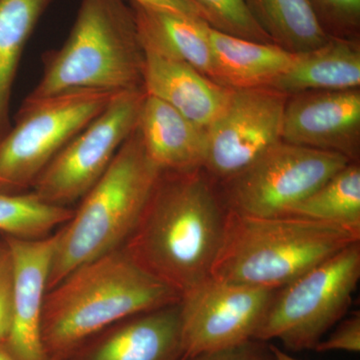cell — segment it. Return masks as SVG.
Listing matches in <instances>:
<instances>
[{
  "mask_svg": "<svg viewBox=\"0 0 360 360\" xmlns=\"http://www.w3.org/2000/svg\"><path fill=\"white\" fill-rule=\"evenodd\" d=\"M143 70L144 51L131 6L124 0H82L65 44L44 54L41 78L28 97L144 89Z\"/></svg>",
  "mask_w": 360,
  "mask_h": 360,
  "instance_id": "277c9868",
  "label": "cell"
},
{
  "mask_svg": "<svg viewBox=\"0 0 360 360\" xmlns=\"http://www.w3.org/2000/svg\"><path fill=\"white\" fill-rule=\"evenodd\" d=\"M359 234L302 217H257L229 210L210 277L279 290L352 243Z\"/></svg>",
  "mask_w": 360,
  "mask_h": 360,
  "instance_id": "3957f363",
  "label": "cell"
},
{
  "mask_svg": "<svg viewBox=\"0 0 360 360\" xmlns=\"http://www.w3.org/2000/svg\"><path fill=\"white\" fill-rule=\"evenodd\" d=\"M181 295L139 266L123 248L80 265L45 295L41 335L58 360L116 322L179 303Z\"/></svg>",
  "mask_w": 360,
  "mask_h": 360,
  "instance_id": "7a4b0ae2",
  "label": "cell"
},
{
  "mask_svg": "<svg viewBox=\"0 0 360 360\" xmlns=\"http://www.w3.org/2000/svg\"><path fill=\"white\" fill-rule=\"evenodd\" d=\"M349 162L340 153L281 141L219 186L232 212L257 217H283Z\"/></svg>",
  "mask_w": 360,
  "mask_h": 360,
  "instance_id": "ba28073f",
  "label": "cell"
},
{
  "mask_svg": "<svg viewBox=\"0 0 360 360\" xmlns=\"http://www.w3.org/2000/svg\"><path fill=\"white\" fill-rule=\"evenodd\" d=\"M229 212L219 182L203 168L161 172L123 250L182 296L210 278Z\"/></svg>",
  "mask_w": 360,
  "mask_h": 360,
  "instance_id": "6da1fadb",
  "label": "cell"
},
{
  "mask_svg": "<svg viewBox=\"0 0 360 360\" xmlns=\"http://www.w3.org/2000/svg\"><path fill=\"white\" fill-rule=\"evenodd\" d=\"M13 319V276L6 243L0 245V345L6 342Z\"/></svg>",
  "mask_w": 360,
  "mask_h": 360,
  "instance_id": "83f0119b",
  "label": "cell"
},
{
  "mask_svg": "<svg viewBox=\"0 0 360 360\" xmlns=\"http://www.w3.org/2000/svg\"><path fill=\"white\" fill-rule=\"evenodd\" d=\"M286 101L285 94L271 87L232 89L224 113L206 129L203 169L220 184L281 141Z\"/></svg>",
  "mask_w": 360,
  "mask_h": 360,
  "instance_id": "8fae6325",
  "label": "cell"
},
{
  "mask_svg": "<svg viewBox=\"0 0 360 360\" xmlns=\"http://www.w3.org/2000/svg\"><path fill=\"white\" fill-rule=\"evenodd\" d=\"M51 0H0V139L11 127V101L21 56Z\"/></svg>",
  "mask_w": 360,
  "mask_h": 360,
  "instance_id": "44dd1931",
  "label": "cell"
},
{
  "mask_svg": "<svg viewBox=\"0 0 360 360\" xmlns=\"http://www.w3.org/2000/svg\"><path fill=\"white\" fill-rule=\"evenodd\" d=\"M360 92L314 91L286 101L281 141L340 153L356 161L359 153Z\"/></svg>",
  "mask_w": 360,
  "mask_h": 360,
  "instance_id": "4fadbf2b",
  "label": "cell"
},
{
  "mask_svg": "<svg viewBox=\"0 0 360 360\" xmlns=\"http://www.w3.org/2000/svg\"><path fill=\"white\" fill-rule=\"evenodd\" d=\"M0 360H16L13 355L11 354V352L6 349L4 343L0 345Z\"/></svg>",
  "mask_w": 360,
  "mask_h": 360,
  "instance_id": "4dcf8cb0",
  "label": "cell"
},
{
  "mask_svg": "<svg viewBox=\"0 0 360 360\" xmlns=\"http://www.w3.org/2000/svg\"><path fill=\"white\" fill-rule=\"evenodd\" d=\"M13 276V319L6 349L16 360H49L41 322L49 290L56 231L41 238L4 236Z\"/></svg>",
  "mask_w": 360,
  "mask_h": 360,
  "instance_id": "7c38bea8",
  "label": "cell"
},
{
  "mask_svg": "<svg viewBox=\"0 0 360 360\" xmlns=\"http://www.w3.org/2000/svg\"><path fill=\"white\" fill-rule=\"evenodd\" d=\"M270 348H271L272 354H274L276 360H300L291 356L288 352H284L283 348L276 347V345H270Z\"/></svg>",
  "mask_w": 360,
  "mask_h": 360,
  "instance_id": "f546056e",
  "label": "cell"
},
{
  "mask_svg": "<svg viewBox=\"0 0 360 360\" xmlns=\"http://www.w3.org/2000/svg\"><path fill=\"white\" fill-rule=\"evenodd\" d=\"M130 4L155 11L182 14L205 21V13L193 0H130Z\"/></svg>",
  "mask_w": 360,
  "mask_h": 360,
  "instance_id": "f1b7e54d",
  "label": "cell"
},
{
  "mask_svg": "<svg viewBox=\"0 0 360 360\" xmlns=\"http://www.w3.org/2000/svg\"><path fill=\"white\" fill-rule=\"evenodd\" d=\"M213 30L238 39L272 44L253 18L245 0H193Z\"/></svg>",
  "mask_w": 360,
  "mask_h": 360,
  "instance_id": "cb8c5ba5",
  "label": "cell"
},
{
  "mask_svg": "<svg viewBox=\"0 0 360 360\" xmlns=\"http://www.w3.org/2000/svg\"><path fill=\"white\" fill-rule=\"evenodd\" d=\"M130 6L142 49L186 63L215 80L214 58L205 21L134 4Z\"/></svg>",
  "mask_w": 360,
  "mask_h": 360,
  "instance_id": "e0dca14e",
  "label": "cell"
},
{
  "mask_svg": "<svg viewBox=\"0 0 360 360\" xmlns=\"http://www.w3.org/2000/svg\"><path fill=\"white\" fill-rule=\"evenodd\" d=\"M161 172L135 129L105 174L78 201L71 219L56 231L49 290L80 265L122 248Z\"/></svg>",
  "mask_w": 360,
  "mask_h": 360,
  "instance_id": "5b68a950",
  "label": "cell"
},
{
  "mask_svg": "<svg viewBox=\"0 0 360 360\" xmlns=\"http://www.w3.org/2000/svg\"><path fill=\"white\" fill-rule=\"evenodd\" d=\"M335 225L360 236V167L356 161L336 172L285 214Z\"/></svg>",
  "mask_w": 360,
  "mask_h": 360,
  "instance_id": "7402d4cb",
  "label": "cell"
},
{
  "mask_svg": "<svg viewBox=\"0 0 360 360\" xmlns=\"http://www.w3.org/2000/svg\"><path fill=\"white\" fill-rule=\"evenodd\" d=\"M257 25L272 44L295 54L326 44L330 37L309 0H245Z\"/></svg>",
  "mask_w": 360,
  "mask_h": 360,
  "instance_id": "ffe728a7",
  "label": "cell"
},
{
  "mask_svg": "<svg viewBox=\"0 0 360 360\" xmlns=\"http://www.w3.org/2000/svg\"><path fill=\"white\" fill-rule=\"evenodd\" d=\"M179 302L116 322L58 360H182Z\"/></svg>",
  "mask_w": 360,
  "mask_h": 360,
  "instance_id": "5bb4252c",
  "label": "cell"
},
{
  "mask_svg": "<svg viewBox=\"0 0 360 360\" xmlns=\"http://www.w3.org/2000/svg\"><path fill=\"white\" fill-rule=\"evenodd\" d=\"M360 279V241L276 290L253 340L314 350L347 314Z\"/></svg>",
  "mask_w": 360,
  "mask_h": 360,
  "instance_id": "8992f818",
  "label": "cell"
},
{
  "mask_svg": "<svg viewBox=\"0 0 360 360\" xmlns=\"http://www.w3.org/2000/svg\"><path fill=\"white\" fill-rule=\"evenodd\" d=\"M144 51L143 89L191 122L207 129L224 113L232 89L193 66L148 49Z\"/></svg>",
  "mask_w": 360,
  "mask_h": 360,
  "instance_id": "9a60e30c",
  "label": "cell"
},
{
  "mask_svg": "<svg viewBox=\"0 0 360 360\" xmlns=\"http://www.w3.org/2000/svg\"><path fill=\"white\" fill-rule=\"evenodd\" d=\"M329 37L356 39L360 28V0H309Z\"/></svg>",
  "mask_w": 360,
  "mask_h": 360,
  "instance_id": "d4e9b609",
  "label": "cell"
},
{
  "mask_svg": "<svg viewBox=\"0 0 360 360\" xmlns=\"http://www.w3.org/2000/svg\"><path fill=\"white\" fill-rule=\"evenodd\" d=\"M73 210L44 202L32 191L0 193V233L11 238H45L66 224Z\"/></svg>",
  "mask_w": 360,
  "mask_h": 360,
  "instance_id": "603a6c76",
  "label": "cell"
},
{
  "mask_svg": "<svg viewBox=\"0 0 360 360\" xmlns=\"http://www.w3.org/2000/svg\"><path fill=\"white\" fill-rule=\"evenodd\" d=\"M116 94L85 89L26 97L14 124L0 139V193L32 191L49 163Z\"/></svg>",
  "mask_w": 360,
  "mask_h": 360,
  "instance_id": "52a82bcc",
  "label": "cell"
},
{
  "mask_svg": "<svg viewBox=\"0 0 360 360\" xmlns=\"http://www.w3.org/2000/svg\"><path fill=\"white\" fill-rule=\"evenodd\" d=\"M146 96L144 89L116 94L49 163L30 191L44 202L63 207L82 200L136 129Z\"/></svg>",
  "mask_w": 360,
  "mask_h": 360,
  "instance_id": "9c48e42d",
  "label": "cell"
},
{
  "mask_svg": "<svg viewBox=\"0 0 360 360\" xmlns=\"http://www.w3.org/2000/svg\"><path fill=\"white\" fill-rule=\"evenodd\" d=\"M215 80L232 89L269 87L290 70L298 54L274 44L238 39L208 25Z\"/></svg>",
  "mask_w": 360,
  "mask_h": 360,
  "instance_id": "ac0fdd59",
  "label": "cell"
},
{
  "mask_svg": "<svg viewBox=\"0 0 360 360\" xmlns=\"http://www.w3.org/2000/svg\"><path fill=\"white\" fill-rule=\"evenodd\" d=\"M314 352H360V314H352L341 319L328 338L321 340L314 347Z\"/></svg>",
  "mask_w": 360,
  "mask_h": 360,
  "instance_id": "484cf974",
  "label": "cell"
},
{
  "mask_svg": "<svg viewBox=\"0 0 360 360\" xmlns=\"http://www.w3.org/2000/svg\"><path fill=\"white\" fill-rule=\"evenodd\" d=\"M184 360H276L269 342L251 340L224 349L202 352Z\"/></svg>",
  "mask_w": 360,
  "mask_h": 360,
  "instance_id": "4316f807",
  "label": "cell"
},
{
  "mask_svg": "<svg viewBox=\"0 0 360 360\" xmlns=\"http://www.w3.org/2000/svg\"><path fill=\"white\" fill-rule=\"evenodd\" d=\"M276 290L210 277L187 291L179 302L184 359L253 340Z\"/></svg>",
  "mask_w": 360,
  "mask_h": 360,
  "instance_id": "30bf717a",
  "label": "cell"
},
{
  "mask_svg": "<svg viewBox=\"0 0 360 360\" xmlns=\"http://www.w3.org/2000/svg\"><path fill=\"white\" fill-rule=\"evenodd\" d=\"M136 130L149 158L162 172L203 167L207 130L165 101L146 94Z\"/></svg>",
  "mask_w": 360,
  "mask_h": 360,
  "instance_id": "2e32d148",
  "label": "cell"
},
{
  "mask_svg": "<svg viewBox=\"0 0 360 360\" xmlns=\"http://www.w3.org/2000/svg\"><path fill=\"white\" fill-rule=\"evenodd\" d=\"M359 42L331 37L319 49L298 54L290 70L269 87L288 96L304 92L359 89Z\"/></svg>",
  "mask_w": 360,
  "mask_h": 360,
  "instance_id": "d6986e66",
  "label": "cell"
}]
</instances>
